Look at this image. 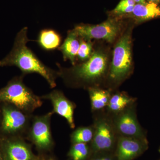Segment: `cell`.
I'll return each instance as SVG.
<instances>
[{"mask_svg": "<svg viewBox=\"0 0 160 160\" xmlns=\"http://www.w3.org/2000/svg\"><path fill=\"white\" fill-rule=\"evenodd\" d=\"M27 32V27L18 32L11 51L0 61V66H16L24 74L38 73L46 79L51 88H54L56 86L55 80L58 72L43 64L27 46V43L30 41Z\"/></svg>", "mask_w": 160, "mask_h": 160, "instance_id": "1", "label": "cell"}, {"mask_svg": "<svg viewBox=\"0 0 160 160\" xmlns=\"http://www.w3.org/2000/svg\"><path fill=\"white\" fill-rule=\"evenodd\" d=\"M58 76L65 82L74 81L81 84H89L96 81L105 74L107 66V58L102 52H92L89 59L82 64L66 69L58 64Z\"/></svg>", "mask_w": 160, "mask_h": 160, "instance_id": "2", "label": "cell"}, {"mask_svg": "<svg viewBox=\"0 0 160 160\" xmlns=\"http://www.w3.org/2000/svg\"><path fill=\"white\" fill-rule=\"evenodd\" d=\"M0 103L10 104L22 111L32 112L42 102L23 83L22 78L18 77L0 89Z\"/></svg>", "mask_w": 160, "mask_h": 160, "instance_id": "3", "label": "cell"}, {"mask_svg": "<svg viewBox=\"0 0 160 160\" xmlns=\"http://www.w3.org/2000/svg\"><path fill=\"white\" fill-rule=\"evenodd\" d=\"M131 34L127 32L115 46L109 74L110 78L115 82L124 79L131 70Z\"/></svg>", "mask_w": 160, "mask_h": 160, "instance_id": "4", "label": "cell"}, {"mask_svg": "<svg viewBox=\"0 0 160 160\" xmlns=\"http://www.w3.org/2000/svg\"><path fill=\"white\" fill-rule=\"evenodd\" d=\"M121 29L122 23L116 17L110 18L98 25L80 24L72 30L80 38L87 41L102 39L111 43L115 39Z\"/></svg>", "mask_w": 160, "mask_h": 160, "instance_id": "5", "label": "cell"}, {"mask_svg": "<svg viewBox=\"0 0 160 160\" xmlns=\"http://www.w3.org/2000/svg\"><path fill=\"white\" fill-rule=\"evenodd\" d=\"M93 128L94 135L92 141L93 150L102 152L111 150L118 136L112 119L106 116L99 117L96 120Z\"/></svg>", "mask_w": 160, "mask_h": 160, "instance_id": "6", "label": "cell"}, {"mask_svg": "<svg viewBox=\"0 0 160 160\" xmlns=\"http://www.w3.org/2000/svg\"><path fill=\"white\" fill-rule=\"evenodd\" d=\"M112 120L118 136L146 140L133 105L115 115Z\"/></svg>", "mask_w": 160, "mask_h": 160, "instance_id": "7", "label": "cell"}, {"mask_svg": "<svg viewBox=\"0 0 160 160\" xmlns=\"http://www.w3.org/2000/svg\"><path fill=\"white\" fill-rule=\"evenodd\" d=\"M0 129L3 134L13 135L22 130L26 123L22 111L10 104L3 103Z\"/></svg>", "mask_w": 160, "mask_h": 160, "instance_id": "8", "label": "cell"}, {"mask_svg": "<svg viewBox=\"0 0 160 160\" xmlns=\"http://www.w3.org/2000/svg\"><path fill=\"white\" fill-rule=\"evenodd\" d=\"M0 150L5 160H34L29 146L12 137L0 138Z\"/></svg>", "mask_w": 160, "mask_h": 160, "instance_id": "9", "label": "cell"}, {"mask_svg": "<svg viewBox=\"0 0 160 160\" xmlns=\"http://www.w3.org/2000/svg\"><path fill=\"white\" fill-rule=\"evenodd\" d=\"M52 112L35 119L31 131L32 139L38 149L46 150L52 146L50 119Z\"/></svg>", "mask_w": 160, "mask_h": 160, "instance_id": "10", "label": "cell"}, {"mask_svg": "<svg viewBox=\"0 0 160 160\" xmlns=\"http://www.w3.org/2000/svg\"><path fill=\"white\" fill-rule=\"evenodd\" d=\"M117 140L118 160H132L142 153L146 140L118 136Z\"/></svg>", "mask_w": 160, "mask_h": 160, "instance_id": "11", "label": "cell"}, {"mask_svg": "<svg viewBox=\"0 0 160 160\" xmlns=\"http://www.w3.org/2000/svg\"><path fill=\"white\" fill-rule=\"evenodd\" d=\"M42 98L50 100L53 106V112L65 118L70 127L72 129L74 128V104L68 100L62 92L54 90Z\"/></svg>", "mask_w": 160, "mask_h": 160, "instance_id": "12", "label": "cell"}, {"mask_svg": "<svg viewBox=\"0 0 160 160\" xmlns=\"http://www.w3.org/2000/svg\"><path fill=\"white\" fill-rule=\"evenodd\" d=\"M130 15L138 22H143L160 18V5L150 2L136 4Z\"/></svg>", "mask_w": 160, "mask_h": 160, "instance_id": "13", "label": "cell"}, {"mask_svg": "<svg viewBox=\"0 0 160 160\" xmlns=\"http://www.w3.org/2000/svg\"><path fill=\"white\" fill-rule=\"evenodd\" d=\"M78 38L73 30L69 31L64 42L58 49L62 52L64 61L69 60L73 66L79 48Z\"/></svg>", "mask_w": 160, "mask_h": 160, "instance_id": "14", "label": "cell"}, {"mask_svg": "<svg viewBox=\"0 0 160 160\" xmlns=\"http://www.w3.org/2000/svg\"><path fill=\"white\" fill-rule=\"evenodd\" d=\"M37 42L43 50L53 51L61 46L62 38L61 35L54 29H46L40 32Z\"/></svg>", "mask_w": 160, "mask_h": 160, "instance_id": "15", "label": "cell"}, {"mask_svg": "<svg viewBox=\"0 0 160 160\" xmlns=\"http://www.w3.org/2000/svg\"><path fill=\"white\" fill-rule=\"evenodd\" d=\"M134 101L124 92H118L111 96L106 108L110 113L115 115L133 105Z\"/></svg>", "mask_w": 160, "mask_h": 160, "instance_id": "16", "label": "cell"}, {"mask_svg": "<svg viewBox=\"0 0 160 160\" xmlns=\"http://www.w3.org/2000/svg\"><path fill=\"white\" fill-rule=\"evenodd\" d=\"M91 108L93 111H100L107 107L111 95L109 92L99 88H89Z\"/></svg>", "mask_w": 160, "mask_h": 160, "instance_id": "17", "label": "cell"}, {"mask_svg": "<svg viewBox=\"0 0 160 160\" xmlns=\"http://www.w3.org/2000/svg\"><path fill=\"white\" fill-rule=\"evenodd\" d=\"M94 135V128L82 127L78 128L72 134L71 140L73 144L87 143L92 142Z\"/></svg>", "mask_w": 160, "mask_h": 160, "instance_id": "18", "label": "cell"}, {"mask_svg": "<svg viewBox=\"0 0 160 160\" xmlns=\"http://www.w3.org/2000/svg\"><path fill=\"white\" fill-rule=\"evenodd\" d=\"M135 5L133 0H121L116 8L110 12V15L118 18L128 15L133 11Z\"/></svg>", "mask_w": 160, "mask_h": 160, "instance_id": "19", "label": "cell"}, {"mask_svg": "<svg viewBox=\"0 0 160 160\" xmlns=\"http://www.w3.org/2000/svg\"><path fill=\"white\" fill-rule=\"evenodd\" d=\"M89 153V147L87 143H78L73 144L69 155L73 160H85Z\"/></svg>", "mask_w": 160, "mask_h": 160, "instance_id": "20", "label": "cell"}, {"mask_svg": "<svg viewBox=\"0 0 160 160\" xmlns=\"http://www.w3.org/2000/svg\"><path fill=\"white\" fill-rule=\"evenodd\" d=\"M80 46L77 57L80 61L85 62L89 59L92 53V44L91 41L80 38Z\"/></svg>", "mask_w": 160, "mask_h": 160, "instance_id": "21", "label": "cell"}, {"mask_svg": "<svg viewBox=\"0 0 160 160\" xmlns=\"http://www.w3.org/2000/svg\"><path fill=\"white\" fill-rule=\"evenodd\" d=\"M91 160H114L111 157L109 156H101L99 157L95 158Z\"/></svg>", "mask_w": 160, "mask_h": 160, "instance_id": "22", "label": "cell"}, {"mask_svg": "<svg viewBox=\"0 0 160 160\" xmlns=\"http://www.w3.org/2000/svg\"><path fill=\"white\" fill-rule=\"evenodd\" d=\"M136 4H145L146 2V0H133Z\"/></svg>", "mask_w": 160, "mask_h": 160, "instance_id": "23", "label": "cell"}, {"mask_svg": "<svg viewBox=\"0 0 160 160\" xmlns=\"http://www.w3.org/2000/svg\"><path fill=\"white\" fill-rule=\"evenodd\" d=\"M147 1H148V2H153L160 5V0H147Z\"/></svg>", "mask_w": 160, "mask_h": 160, "instance_id": "24", "label": "cell"}, {"mask_svg": "<svg viewBox=\"0 0 160 160\" xmlns=\"http://www.w3.org/2000/svg\"><path fill=\"white\" fill-rule=\"evenodd\" d=\"M0 160H4V158H3L1 150H0Z\"/></svg>", "mask_w": 160, "mask_h": 160, "instance_id": "25", "label": "cell"}, {"mask_svg": "<svg viewBox=\"0 0 160 160\" xmlns=\"http://www.w3.org/2000/svg\"><path fill=\"white\" fill-rule=\"evenodd\" d=\"M49 160H53V159H49Z\"/></svg>", "mask_w": 160, "mask_h": 160, "instance_id": "26", "label": "cell"}]
</instances>
